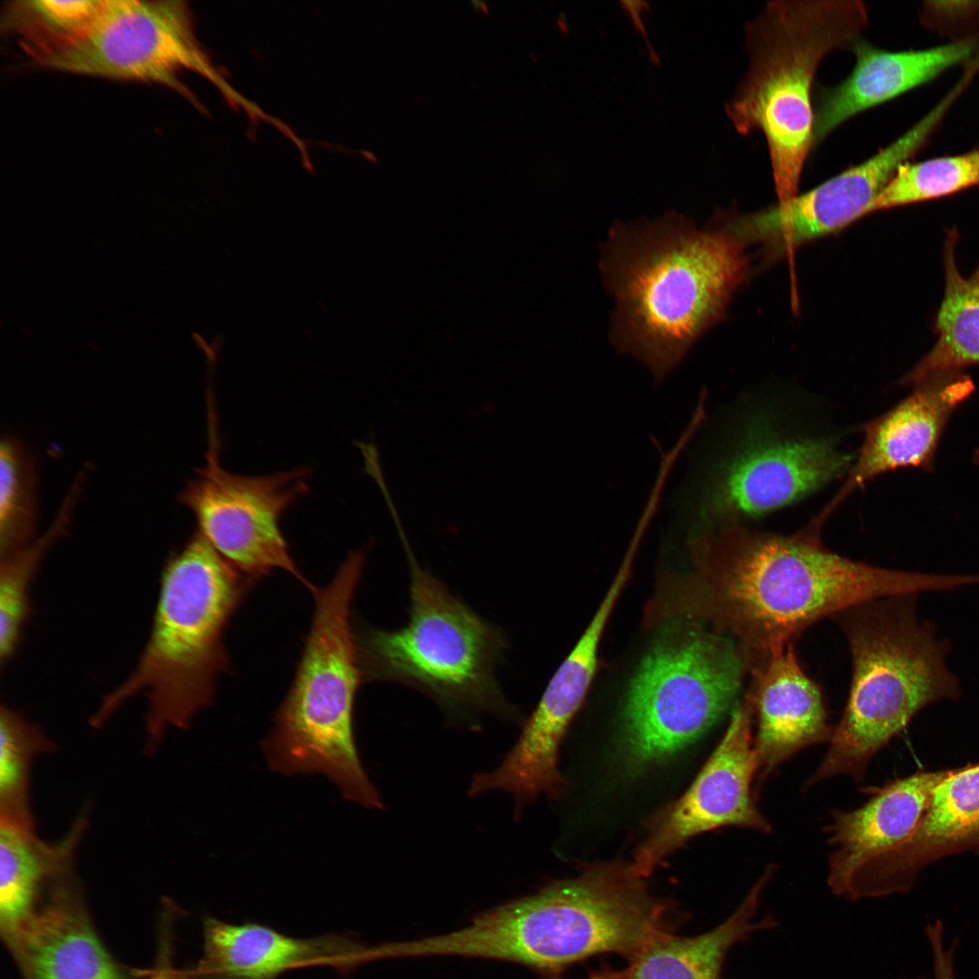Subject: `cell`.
Segmentation results:
<instances>
[{"label":"cell","mask_w":979,"mask_h":979,"mask_svg":"<svg viewBox=\"0 0 979 979\" xmlns=\"http://www.w3.org/2000/svg\"><path fill=\"white\" fill-rule=\"evenodd\" d=\"M916 595L873 599L834 616L848 642L852 680L829 748L804 788L837 775L863 777L872 756L926 705L960 694L948 644L920 622Z\"/></svg>","instance_id":"4"},{"label":"cell","mask_w":979,"mask_h":979,"mask_svg":"<svg viewBox=\"0 0 979 979\" xmlns=\"http://www.w3.org/2000/svg\"><path fill=\"white\" fill-rule=\"evenodd\" d=\"M753 715L746 693L734 706L725 734L690 789L649 820L647 836L632 863L637 874L647 877L666 856L707 830L737 826L771 832V825L757 809L751 789L757 774Z\"/></svg>","instance_id":"12"},{"label":"cell","mask_w":979,"mask_h":979,"mask_svg":"<svg viewBox=\"0 0 979 979\" xmlns=\"http://www.w3.org/2000/svg\"><path fill=\"white\" fill-rule=\"evenodd\" d=\"M255 578L223 557L198 530L167 560L150 635L131 674L91 717L101 727L129 699H147L146 749L170 727L188 729L214 698L228 666L227 625Z\"/></svg>","instance_id":"3"},{"label":"cell","mask_w":979,"mask_h":979,"mask_svg":"<svg viewBox=\"0 0 979 979\" xmlns=\"http://www.w3.org/2000/svg\"><path fill=\"white\" fill-rule=\"evenodd\" d=\"M645 879L632 863H600L519 899L525 966L553 974L602 954L635 959L673 914Z\"/></svg>","instance_id":"10"},{"label":"cell","mask_w":979,"mask_h":979,"mask_svg":"<svg viewBox=\"0 0 979 979\" xmlns=\"http://www.w3.org/2000/svg\"><path fill=\"white\" fill-rule=\"evenodd\" d=\"M972 459H973V462H974V464H976V465H979V449H976V450H975V451H974V454H973V458H972Z\"/></svg>","instance_id":"35"},{"label":"cell","mask_w":979,"mask_h":979,"mask_svg":"<svg viewBox=\"0 0 979 979\" xmlns=\"http://www.w3.org/2000/svg\"><path fill=\"white\" fill-rule=\"evenodd\" d=\"M363 562L362 551L350 552L328 585L313 590L311 628L263 751L277 772L321 773L348 800L382 809L381 797L361 764L353 730L354 700L363 675L350 608Z\"/></svg>","instance_id":"7"},{"label":"cell","mask_w":979,"mask_h":979,"mask_svg":"<svg viewBox=\"0 0 979 979\" xmlns=\"http://www.w3.org/2000/svg\"><path fill=\"white\" fill-rule=\"evenodd\" d=\"M957 241L953 228L944 247L945 291L934 325L937 340L899 381L901 386H916L934 375L979 364V267L963 276L955 257Z\"/></svg>","instance_id":"24"},{"label":"cell","mask_w":979,"mask_h":979,"mask_svg":"<svg viewBox=\"0 0 979 979\" xmlns=\"http://www.w3.org/2000/svg\"><path fill=\"white\" fill-rule=\"evenodd\" d=\"M168 952L161 955L149 979H189V971L176 970L170 964Z\"/></svg>","instance_id":"32"},{"label":"cell","mask_w":979,"mask_h":979,"mask_svg":"<svg viewBox=\"0 0 979 979\" xmlns=\"http://www.w3.org/2000/svg\"><path fill=\"white\" fill-rule=\"evenodd\" d=\"M194 60L180 3L106 0L82 38L39 65L175 87L177 73L192 66Z\"/></svg>","instance_id":"14"},{"label":"cell","mask_w":979,"mask_h":979,"mask_svg":"<svg viewBox=\"0 0 979 979\" xmlns=\"http://www.w3.org/2000/svg\"><path fill=\"white\" fill-rule=\"evenodd\" d=\"M979 186V150L898 167L868 206L875 211L945 197Z\"/></svg>","instance_id":"27"},{"label":"cell","mask_w":979,"mask_h":979,"mask_svg":"<svg viewBox=\"0 0 979 979\" xmlns=\"http://www.w3.org/2000/svg\"><path fill=\"white\" fill-rule=\"evenodd\" d=\"M87 829L82 814L55 843L40 839L34 830L0 822V921L4 935L15 929L35 908L44 884L73 874L74 857Z\"/></svg>","instance_id":"23"},{"label":"cell","mask_w":979,"mask_h":979,"mask_svg":"<svg viewBox=\"0 0 979 979\" xmlns=\"http://www.w3.org/2000/svg\"><path fill=\"white\" fill-rule=\"evenodd\" d=\"M884 413L858 427L862 442L835 496L813 518L822 526L854 491L876 477L898 468L935 470L942 435L952 415L974 393L969 374L955 371L934 375Z\"/></svg>","instance_id":"17"},{"label":"cell","mask_w":979,"mask_h":979,"mask_svg":"<svg viewBox=\"0 0 979 979\" xmlns=\"http://www.w3.org/2000/svg\"><path fill=\"white\" fill-rule=\"evenodd\" d=\"M54 744L20 713L0 710V822L34 830L29 783L33 761Z\"/></svg>","instance_id":"26"},{"label":"cell","mask_w":979,"mask_h":979,"mask_svg":"<svg viewBox=\"0 0 979 979\" xmlns=\"http://www.w3.org/2000/svg\"><path fill=\"white\" fill-rule=\"evenodd\" d=\"M664 624L624 707L629 753L643 763L665 759L706 732L734 703L748 671L731 637L697 621Z\"/></svg>","instance_id":"9"},{"label":"cell","mask_w":979,"mask_h":979,"mask_svg":"<svg viewBox=\"0 0 979 979\" xmlns=\"http://www.w3.org/2000/svg\"><path fill=\"white\" fill-rule=\"evenodd\" d=\"M979 830V765L947 775L934 789L913 845H945Z\"/></svg>","instance_id":"30"},{"label":"cell","mask_w":979,"mask_h":979,"mask_svg":"<svg viewBox=\"0 0 979 979\" xmlns=\"http://www.w3.org/2000/svg\"><path fill=\"white\" fill-rule=\"evenodd\" d=\"M948 772H926L890 783L860 808L832 812L827 827L828 884L848 900L900 890L899 861L916 834L935 786Z\"/></svg>","instance_id":"13"},{"label":"cell","mask_w":979,"mask_h":979,"mask_svg":"<svg viewBox=\"0 0 979 979\" xmlns=\"http://www.w3.org/2000/svg\"><path fill=\"white\" fill-rule=\"evenodd\" d=\"M34 463L24 444L7 436L0 447V554L33 542L36 523Z\"/></svg>","instance_id":"28"},{"label":"cell","mask_w":979,"mask_h":979,"mask_svg":"<svg viewBox=\"0 0 979 979\" xmlns=\"http://www.w3.org/2000/svg\"><path fill=\"white\" fill-rule=\"evenodd\" d=\"M305 467L263 476L231 473L213 451L179 495L198 531L228 561L257 579L286 570L309 586L295 563L280 528L285 511L308 491Z\"/></svg>","instance_id":"11"},{"label":"cell","mask_w":979,"mask_h":979,"mask_svg":"<svg viewBox=\"0 0 979 979\" xmlns=\"http://www.w3.org/2000/svg\"><path fill=\"white\" fill-rule=\"evenodd\" d=\"M104 0H21L10 2L3 29L18 38L38 64L82 38L97 19Z\"/></svg>","instance_id":"25"},{"label":"cell","mask_w":979,"mask_h":979,"mask_svg":"<svg viewBox=\"0 0 979 979\" xmlns=\"http://www.w3.org/2000/svg\"><path fill=\"white\" fill-rule=\"evenodd\" d=\"M72 875L53 882L44 906L5 934L6 940L27 979H122Z\"/></svg>","instance_id":"19"},{"label":"cell","mask_w":979,"mask_h":979,"mask_svg":"<svg viewBox=\"0 0 979 979\" xmlns=\"http://www.w3.org/2000/svg\"><path fill=\"white\" fill-rule=\"evenodd\" d=\"M697 228L671 211L614 224L600 270L615 298L611 339L661 381L724 317L750 267L743 244L722 222Z\"/></svg>","instance_id":"2"},{"label":"cell","mask_w":979,"mask_h":979,"mask_svg":"<svg viewBox=\"0 0 979 979\" xmlns=\"http://www.w3.org/2000/svg\"><path fill=\"white\" fill-rule=\"evenodd\" d=\"M736 406L689 498L696 529L763 516L847 476L857 452L816 400L749 397Z\"/></svg>","instance_id":"6"},{"label":"cell","mask_w":979,"mask_h":979,"mask_svg":"<svg viewBox=\"0 0 979 979\" xmlns=\"http://www.w3.org/2000/svg\"><path fill=\"white\" fill-rule=\"evenodd\" d=\"M945 110L934 108L910 130L864 162L818 187L753 214L723 218L742 242L786 249L837 231L865 213L899 166L925 143Z\"/></svg>","instance_id":"15"},{"label":"cell","mask_w":979,"mask_h":979,"mask_svg":"<svg viewBox=\"0 0 979 979\" xmlns=\"http://www.w3.org/2000/svg\"><path fill=\"white\" fill-rule=\"evenodd\" d=\"M809 523L790 535L729 520L694 530L690 567L660 577L644 624L703 623L731 637L748 670L765 664L809 625L862 602L956 589L955 575L884 568L840 556Z\"/></svg>","instance_id":"1"},{"label":"cell","mask_w":979,"mask_h":979,"mask_svg":"<svg viewBox=\"0 0 979 979\" xmlns=\"http://www.w3.org/2000/svg\"><path fill=\"white\" fill-rule=\"evenodd\" d=\"M71 507V506H70ZM68 501L52 528L25 548L1 557L0 567V660L10 661L19 646L30 615L29 592L35 572L50 545L66 528Z\"/></svg>","instance_id":"29"},{"label":"cell","mask_w":979,"mask_h":979,"mask_svg":"<svg viewBox=\"0 0 979 979\" xmlns=\"http://www.w3.org/2000/svg\"><path fill=\"white\" fill-rule=\"evenodd\" d=\"M606 626L602 616L591 619L550 680L515 746L496 770L473 777L470 795L505 790L514 797L519 809L542 793L548 797L558 795L562 784L557 768L558 748L593 681Z\"/></svg>","instance_id":"16"},{"label":"cell","mask_w":979,"mask_h":979,"mask_svg":"<svg viewBox=\"0 0 979 979\" xmlns=\"http://www.w3.org/2000/svg\"><path fill=\"white\" fill-rule=\"evenodd\" d=\"M773 873L770 865L734 912L713 929L689 937L670 931L660 934L631 961L630 979H722L724 960L733 945L752 933L778 926L771 914L756 918Z\"/></svg>","instance_id":"22"},{"label":"cell","mask_w":979,"mask_h":979,"mask_svg":"<svg viewBox=\"0 0 979 979\" xmlns=\"http://www.w3.org/2000/svg\"><path fill=\"white\" fill-rule=\"evenodd\" d=\"M750 695L757 715L754 742L758 785L808 746L830 741L821 691L801 668L793 644L751 671Z\"/></svg>","instance_id":"20"},{"label":"cell","mask_w":979,"mask_h":979,"mask_svg":"<svg viewBox=\"0 0 979 979\" xmlns=\"http://www.w3.org/2000/svg\"><path fill=\"white\" fill-rule=\"evenodd\" d=\"M470 4L472 5L473 8L477 12L483 13V14H488L489 13V5H488V4L486 2H484V1H474L473 0V1H470Z\"/></svg>","instance_id":"34"},{"label":"cell","mask_w":979,"mask_h":979,"mask_svg":"<svg viewBox=\"0 0 979 979\" xmlns=\"http://www.w3.org/2000/svg\"><path fill=\"white\" fill-rule=\"evenodd\" d=\"M204 951L189 979H278L289 970L325 965L347 973L364 964L365 946L344 935L297 938L257 923L207 917Z\"/></svg>","instance_id":"18"},{"label":"cell","mask_w":979,"mask_h":979,"mask_svg":"<svg viewBox=\"0 0 979 979\" xmlns=\"http://www.w3.org/2000/svg\"><path fill=\"white\" fill-rule=\"evenodd\" d=\"M395 522L410 568L409 620L356 638L363 675L411 685L451 714L512 713L495 674L505 648L501 634L418 564Z\"/></svg>","instance_id":"8"},{"label":"cell","mask_w":979,"mask_h":979,"mask_svg":"<svg viewBox=\"0 0 979 979\" xmlns=\"http://www.w3.org/2000/svg\"><path fill=\"white\" fill-rule=\"evenodd\" d=\"M859 0H773L745 27L747 72L725 111L741 134L765 137L778 202L798 195L813 144L812 87L830 53L868 25Z\"/></svg>","instance_id":"5"},{"label":"cell","mask_w":979,"mask_h":979,"mask_svg":"<svg viewBox=\"0 0 979 979\" xmlns=\"http://www.w3.org/2000/svg\"><path fill=\"white\" fill-rule=\"evenodd\" d=\"M856 63L838 84L822 88L813 109L817 146L853 116L886 102L966 61L974 44L960 42L927 50L890 52L862 38L851 48Z\"/></svg>","instance_id":"21"},{"label":"cell","mask_w":979,"mask_h":979,"mask_svg":"<svg viewBox=\"0 0 979 979\" xmlns=\"http://www.w3.org/2000/svg\"><path fill=\"white\" fill-rule=\"evenodd\" d=\"M926 934L933 954L932 979H955L954 971V953L958 944L955 938L950 946L944 944V924L936 920L926 927ZM919 979H926L921 977Z\"/></svg>","instance_id":"31"},{"label":"cell","mask_w":979,"mask_h":979,"mask_svg":"<svg viewBox=\"0 0 979 979\" xmlns=\"http://www.w3.org/2000/svg\"><path fill=\"white\" fill-rule=\"evenodd\" d=\"M586 979H630V970L629 967L620 971L604 967L592 973Z\"/></svg>","instance_id":"33"}]
</instances>
